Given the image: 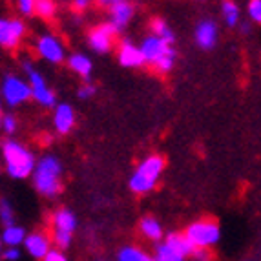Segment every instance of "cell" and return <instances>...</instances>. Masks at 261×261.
I'll use <instances>...</instances> for the list:
<instances>
[{"instance_id":"obj_1","label":"cell","mask_w":261,"mask_h":261,"mask_svg":"<svg viewBox=\"0 0 261 261\" xmlns=\"http://www.w3.org/2000/svg\"><path fill=\"white\" fill-rule=\"evenodd\" d=\"M2 159H4L6 174L18 181L35 174L37 163H39L30 148L15 139H6L2 143Z\"/></svg>"},{"instance_id":"obj_2","label":"cell","mask_w":261,"mask_h":261,"mask_svg":"<svg viewBox=\"0 0 261 261\" xmlns=\"http://www.w3.org/2000/svg\"><path fill=\"white\" fill-rule=\"evenodd\" d=\"M33 185L44 197H57L62 192V163L57 155H42L37 163Z\"/></svg>"},{"instance_id":"obj_3","label":"cell","mask_w":261,"mask_h":261,"mask_svg":"<svg viewBox=\"0 0 261 261\" xmlns=\"http://www.w3.org/2000/svg\"><path fill=\"white\" fill-rule=\"evenodd\" d=\"M166 161L165 157L159 155V153H152L146 159L137 165V168L134 170L130 181V190L135 192V194H148L155 188V185L159 183L161 179V174L165 172Z\"/></svg>"},{"instance_id":"obj_4","label":"cell","mask_w":261,"mask_h":261,"mask_svg":"<svg viewBox=\"0 0 261 261\" xmlns=\"http://www.w3.org/2000/svg\"><path fill=\"white\" fill-rule=\"evenodd\" d=\"M22 70L26 73L28 83H30V86H31V99L35 100L37 105L42 106V108H55L57 106L55 92L48 86V83H46V79L42 77V73H40L30 61L22 62Z\"/></svg>"},{"instance_id":"obj_5","label":"cell","mask_w":261,"mask_h":261,"mask_svg":"<svg viewBox=\"0 0 261 261\" xmlns=\"http://www.w3.org/2000/svg\"><path fill=\"white\" fill-rule=\"evenodd\" d=\"M2 99L8 106L15 108L31 99V86L28 79H22L15 73H8L2 79V86H0Z\"/></svg>"},{"instance_id":"obj_6","label":"cell","mask_w":261,"mask_h":261,"mask_svg":"<svg viewBox=\"0 0 261 261\" xmlns=\"http://www.w3.org/2000/svg\"><path fill=\"white\" fill-rule=\"evenodd\" d=\"M185 234H187V238L192 241L194 247H199V248L212 247L221 238L219 225L214 219H199V221L192 223V225L187 226Z\"/></svg>"},{"instance_id":"obj_7","label":"cell","mask_w":261,"mask_h":261,"mask_svg":"<svg viewBox=\"0 0 261 261\" xmlns=\"http://www.w3.org/2000/svg\"><path fill=\"white\" fill-rule=\"evenodd\" d=\"M139 48L144 55V62L148 66H152V68H155L159 62L165 61L166 57L175 55L172 44H168L166 40H163L161 37L153 35V33L148 37H144Z\"/></svg>"},{"instance_id":"obj_8","label":"cell","mask_w":261,"mask_h":261,"mask_svg":"<svg viewBox=\"0 0 261 261\" xmlns=\"http://www.w3.org/2000/svg\"><path fill=\"white\" fill-rule=\"evenodd\" d=\"M37 53L39 57H42L44 61L51 62V64H61V62L68 61V57H66V49H64V44L61 42V39L55 35H40L37 39Z\"/></svg>"},{"instance_id":"obj_9","label":"cell","mask_w":261,"mask_h":261,"mask_svg":"<svg viewBox=\"0 0 261 261\" xmlns=\"http://www.w3.org/2000/svg\"><path fill=\"white\" fill-rule=\"evenodd\" d=\"M119 31L113 28V24H100L90 30L88 33V44L95 53H108L112 51L113 44H115V37Z\"/></svg>"},{"instance_id":"obj_10","label":"cell","mask_w":261,"mask_h":261,"mask_svg":"<svg viewBox=\"0 0 261 261\" xmlns=\"http://www.w3.org/2000/svg\"><path fill=\"white\" fill-rule=\"evenodd\" d=\"M26 35V24L20 18H2L0 20V44L6 49L17 48Z\"/></svg>"},{"instance_id":"obj_11","label":"cell","mask_w":261,"mask_h":261,"mask_svg":"<svg viewBox=\"0 0 261 261\" xmlns=\"http://www.w3.org/2000/svg\"><path fill=\"white\" fill-rule=\"evenodd\" d=\"M218 37H219V30L218 24L210 18H205V20L197 22L196 31H194V39H196V44L201 49H214L216 44H218Z\"/></svg>"},{"instance_id":"obj_12","label":"cell","mask_w":261,"mask_h":261,"mask_svg":"<svg viewBox=\"0 0 261 261\" xmlns=\"http://www.w3.org/2000/svg\"><path fill=\"white\" fill-rule=\"evenodd\" d=\"M75 126V110L68 102H61L53 108V128L57 134L66 135L70 134Z\"/></svg>"},{"instance_id":"obj_13","label":"cell","mask_w":261,"mask_h":261,"mask_svg":"<svg viewBox=\"0 0 261 261\" xmlns=\"http://www.w3.org/2000/svg\"><path fill=\"white\" fill-rule=\"evenodd\" d=\"M117 59H119V64L124 66V68H141L143 64H146L141 48H137V46L128 39L121 40V44H119Z\"/></svg>"},{"instance_id":"obj_14","label":"cell","mask_w":261,"mask_h":261,"mask_svg":"<svg viewBox=\"0 0 261 261\" xmlns=\"http://www.w3.org/2000/svg\"><path fill=\"white\" fill-rule=\"evenodd\" d=\"M24 247L30 256H33L35 259H44L46 254L51 250V238H48L44 232H31L24 241Z\"/></svg>"},{"instance_id":"obj_15","label":"cell","mask_w":261,"mask_h":261,"mask_svg":"<svg viewBox=\"0 0 261 261\" xmlns=\"http://www.w3.org/2000/svg\"><path fill=\"white\" fill-rule=\"evenodd\" d=\"M134 17V6L128 0H121L119 4H115L113 8H110V24H113V28L117 31H122L128 26V22Z\"/></svg>"},{"instance_id":"obj_16","label":"cell","mask_w":261,"mask_h":261,"mask_svg":"<svg viewBox=\"0 0 261 261\" xmlns=\"http://www.w3.org/2000/svg\"><path fill=\"white\" fill-rule=\"evenodd\" d=\"M165 243L168 245L175 254L185 257V259H187V257H192V254H194V250H196V247L192 245V241L187 238V234H179V232H172V234L166 236Z\"/></svg>"},{"instance_id":"obj_17","label":"cell","mask_w":261,"mask_h":261,"mask_svg":"<svg viewBox=\"0 0 261 261\" xmlns=\"http://www.w3.org/2000/svg\"><path fill=\"white\" fill-rule=\"evenodd\" d=\"M68 68H70L73 73H77L79 77H83L84 81H90L92 77V70H93V64L90 61V57H86L84 53H71L68 57Z\"/></svg>"},{"instance_id":"obj_18","label":"cell","mask_w":261,"mask_h":261,"mask_svg":"<svg viewBox=\"0 0 261 261\" xmlns=\"http://www.w3.org/2000/svg\"><path fill=\"white\" fill-rule=\"evenodd\" d=\"M53 230H64V232H70L73 234L75 228H77V218H75V214L68 208H59L53 212Z\"/></svg>"},{"instance_id":"obj_19","label":"cell","mask_w":261,"mask_h":261,"mask_svg":"<svg viewBox=\"0 0 261 261\" xmlns=\"http://www.w3.org/2000/svg\"><path fill=\"white\" fill-rule=\"evenodd\" d=\"M26 230L18 225H9V226H4V230H2V243L6 247H18L26 241Z\"/></svg>"},{"instance_id":"obj_20","label":"cell","mask_w":261,"mask_h":261,"mask_svg":"<svg viewBox=\"0 0 261 261\" xmlns=\"http://www.w3.org/2000/svg\"><path fill=\"white\" fill-rule=\"evenodd\" d=\"M139 230L144 238L152 241H159L163 238V226L155 218H143L139 223Z\"/></svg>"},{"instance_id":"obj_21","label":"cell","mask_w":261,"mask_h":261,"mask_svg":"<svg viewBox=\"0 0 261 261\" xmlns=\"http://www.w3.org/2000/svg\"><path fill=\"white\" fill-rule=\"evenodd\" d=\"M221 13H223V18H225L226 26L228 28H236L240 24V17H241V11L238 8L234 0H223L221 4Z\"/></svg>"},{"instance_id":"obj_22","label":"cell","mask_w":261,"mask_h":261,"mask_svg":"<svg viewBox=\"0 0 261 261\" xmlns=\"http://www.w3.org/2000/svg\"><path fill=\"white\" fill-rule=\"evenodd\" d=\"M117 261H155V257L137 247H122L117 254Z\"/></svg>"},{"instance_id":"obj_23","label":"cell","mask_w":261,"mask_h":261,"mask_svg":"<svg viewBox=\"0 0 261 261\" xmlns=\"http://www.w3.org/2000/svg\"><path fill=\"white\" fill-rule=\"evenodd\" d=\"M150 28H152L153 35L161 37L163 40H166L168 44H172V46H174V42H175L174 31H172V28H168V24H166L163 18H153V20L150 22Z\"/></svg>"},{"instance_id":"obj_24","label":"cell","mask_w":261,"mask_h":261,"mask_svg":"<svg viewBox=\"0 0 261 261\" xmlns=\"http://www.w3.org/2000/svg\"><path fill=\"white\" fill-rule=\"evenodd\" d=\"M57 13V4L55 0H35V15H39L40 18H53Z\"/></svg>"},{"instance_id":"obj_25","label":"cell","mask_w":261,"mask_h":261,"mask_svg":"<svg viewBox=\"0 0 261 261\" xmlns=\"http://www.w3.org/2000/svg\"><path fill=\"white\" fill-rule=\"evenodd\" d=\"M155 261H185V257L175 254L166 243H161L155 247Z\"/></svg>"},{"instance_id":"obj_26","label":"cell","mask_w":261,"mask_h":261,"mask_svg":"<svg viewBox=\"0 0 261 261\" xmlns=\"http://www.w3.org/2000/svg\"><path fill=\"white\" fill-rule=\"evenodd\" d=\"M0 126H2V132H4V134L13 135L15 132L18 130V121L15 115H11V113H4L2 119H0Z\"/></svg>"},{"instance_id":"obj_27","label":"cell","mask_w":261,"mask_h":261,"mask_svg":"<svg viewBox=\"0 0 261 261\" xmlns=\"http://www.w3.org/2000/svg\"><path fill=\"white\" fill-rule=\"evenodd\" d=\"M71 238H73V234H70V232H64V230H51V241L57 245V247L61 248H68L71 243Z\"/></svg>"},{"instance_id":"obj_28","label":"cell","mask_w":261,"mask_h":261,"mask_svg":"<svg viewBox=\"0 0 261 261\" xmlns=\"http://www.w3.org/2000/svg\"><path fill=\"white\" fill-rule=\"evenodd\" d=\"M0 218H2L4 226L13 225V210H11V205L6 199H2V203H0Z\"/></svg>"},{"instance_id":"obj_29","label":"cell","mask_w":261,"mask_h":261,"mask_svg":"<svg viewBox=\"0 0 261 261\" xmlns=\"http://www.w3.org/2000/svg\"><path fill=\"white\" fill-rule=\"evenodd\" d=\"M248 17L261 26V0H248Z\"/></svg>"},{"instance_id":"obj_30","label":"cell","mask_w":261,"mask_h":261,"mask_svg":"<svg viewBox=\"0 0 261 261\" xmlns=\"http://www.w3.org/2000/svg\"><path fill=\"white\" fill-rule=\"evenodd\" d=\"M97 93V86L95 84H92L90 81L88 83H84L83 86L79 88V92H77V97L81 100H88V99H92L93 95Z\"/></svg>"},{"instance_id":"obj_31","label":"cell","mask_w":261,"mask_h":261,"mask_svg":"<svg viewBox=\"0 0 261 261\" xmlns=\"http://www.w3.org/2000/svg\"><path fill=\"white\" fill-rule=\"evenodd\" d=\"M18 11L22 15H33L35 13V0H17Z\"/></svg>"},{"instance_id":"obj_32","label":"cell","mask_w":261,"mask_h":261,"mask_svg":"<svg viewBox=\"0 0 261 261\" xmlns=\"http://www.w3.org/2000/svg\"><path fill=\"white\" fill-rule=\"evenodd\" d=\"M42 261H68V257L64 256V252H62L61 248H51Z\"/></svg>"},{"instance_id":"obj_33","label":"cell","mask_w":261,"mask_h":261,"mask_svg":"<svg viewBox=\"0 0 261 261\" xmlns=\"http://www.w3.org/2000/svg\"><path fill=\"white\" fill-rule=\"evenodd\" d=\"M2 256H4L6 261H17V259H20V250H18L17 247H6Z\"/></svg>"},{"instance_id":"obj_34","label":"cell","mask_w":261,"mask_h":261,"mask_svg":"<svg viewBox=\"0 0 261 261\" xmlns=\"http://www.w3.org/2000/svg\"><path fill=\"white\" fill-rule=\"evenodd\" d=\"M192 257H194L196 261H208V259H210V254H208V250H206V248L196 247V250H194Z\"/></svg>"},{"instance_id":"obj_35","label":"cell","mask_w":261,"mask_h":261,"mask_svg":"<svg viewBox=\"0 0 261 261\" xmlns=\"http://www.w3.org/2000/svg\"><path fill=\"white\" fill-rule=\"evenodd\" d=\"M92 0H73V9L75 11H84V9L90 6Z\"/></svg>"},{"instance_id":"obj_36","label":"cell","mask_w":261,"mask_h":261,"mask_svg":"<svg viewBox=\"0 0 261 261\" xmlns=\"http://www.w3.org/2000/svg\"><path fill=\"white\" fill-rule=\"evenodd\" d=\"M119 2H121V0H97V4L99 6H102V8H113V6L115 4H119Z\"/></svg>"},{"instance_id":"obj_37","label":"cell","mask_w":261,"mask_h":261,"mask_svg":"<svg viewBox=\"0 0 261 261\" xmlns=\"http://www.w3.org/2000/svg\"><path fill=\"white\" fill-rule=\"evenodd\" d=\"M201 2H203V0H201Z\"/></svg>"}]
</instances>
